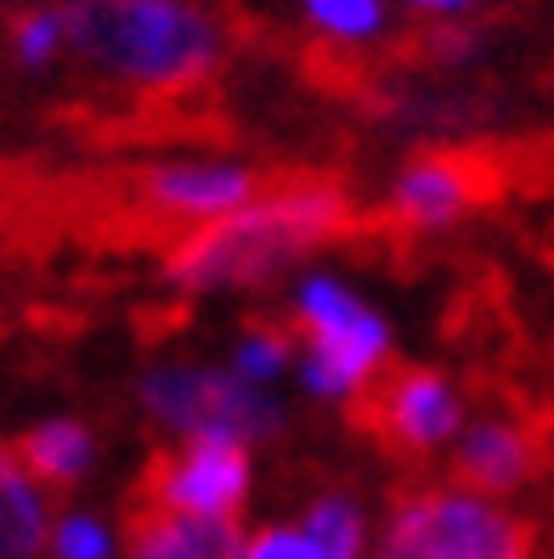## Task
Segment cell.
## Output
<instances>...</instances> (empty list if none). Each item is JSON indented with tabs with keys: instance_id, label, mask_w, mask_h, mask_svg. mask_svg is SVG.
Instances as JSON below:
<instances>
[{
	"instance_id": "obj_1",
	"label": "cell",
	"mask_w": 554,
	"mask_h": 559,
	"mask_svg": "<svg viewBox=\"0 0 554 559\" xmlns=\"http://www.w3.org/2000/svg\"><path fill=\"white\" fill-rule=\"evenodd\" d=\"M351 233H356V204L340 181L267 187L244 210L192 226L165 254V283H176L187 294L255 288Z\"/></svg>"
},
{
	"instance_id": "obj_2",
	"label": "cell",
	"mask_w": 554,
	"mask_h": 559,
	"mask_svg": "<svg viewBox=\"0 0 554 559\" xmlns=\"http://www.w3.org/2000/svg\"><path fill=\"white\" fill-rule=\"evenodd\" d=\"M69 51L130 91L181 96L221 69V28L192 0H62Z\"/></svg>"
},
{
	"instance_id": "obj_3",
	"label": "cell",
	"mask_w": 554,
	"mask_h": 559,
	"mask_svg": "<svg viewBox=\"0 0 554 559\" xmlns=\"http://www.w3.org/2000/svg\"><path fill=\"white\" fill-rule=\"evenodd\" d=\"M295 334L306 345L300 379L311 396L329 402H356L390 361L385 317L356 300L340 277H306L295 288Z\"/></svg>"
},
{
	"instance_id": "obj_4",
	"label": "cell",
	"mask_w": 554,
	"mask_h": 559,
	"mask_svg": "<svg viewBox=\"0 0 554 559\" xmlns=\"http://www.w3.org/2000/svg\"><path fill=\"white\" fill-rule=\"evenodd\" d=\"M385 559H532V525L486 491H413L385 525Z\"/></svg>"
},
{
	"instance_id": "obj_5",
	"label": "cell",
	"mask_w": 554,
	"mask_h": 559,
	"mask_svg": "<svg viewBox=\"0 0 554 559\" xmlns=\"http://www.w3.org/2000/svg\"><path fill=\"white\" fill-rule=\"evenodd\" d=\"M142 407L181 441L221 436L249 447L278 436L283 424V407L267 396V384H249L238 368H153L142 379Z\"/></svg>"
},
{
	"instance_id": "obj_6",
	"label": "cell",
	"mask_w": 554,
	"mask_h": 559,
	"mask_svg": "<svg viewBox=\"0 0 554 559\" xmlns=\"http://www.w3.org/2000/svg\"><path fill=\"white\" fill-rule=\"evenodd\" d=\"M351 413L368 436H379L397 452H436L447 441H459V430H464V396L436 368L379 373L351 402Z\"/></svg>"
},
{
	"instance_id": "obj_7",
	"label": "cell",
	"mask_w": 554,
	"mask_h": 559,
	"mask_svg": "<svg viewBox=\"0 0 554 559\" xmlns=\"http://www.w3.org/2000/svg\"><path fill=\"white\" fill-rule=\"evenodd\" d=\"M244 498H249V447L221 436H192L176 452L153 457L137 486V503L148 509L210 514V520H233Z\"/></svg>"
},
{
	"instance_id": "obj_8",
	"label": "cell",
	"mask_w": 554,
	"mask_h": 559,
	"mask_svg": "<svg viewBox=\"0 0 554 559\" xmlns=\"http://www.w3.org/2000/svg\"><path fill=\"white\" fill-rule=\"evenodd\" d=\"M486 192L493 187H486V170L475 153L431 147V153H413L397 170V181H390V221L402 233H447Z\"/></svg>"
},
{
	"instance_id": "obj_9",
	"label": "cell",
	"mask_w": 554,
	"mask_h": 559,
	"mask_svg": "<svg viewBox=\"0 0 554 559\" xmlns=\"http://www.w3.org/2000/svg\"><path fill=\"white\" fill-rule=\"evenodd\" d=\"M137 204L158 221H181V226H204L244 210L260 187L249 164H215V158H192V164H158V170L137 176Z\"/></svg>"
},
{
	"instance_id": "obj_10",
	"label": "cell",
	"mask_w": 554,
	"mask_h": 559,
	"mask_svg": "<svg viewBox=\"0 0 554 559\" xmlns=\"http://www.w3.org/2000/svg\"><path fill=\"white\" fill-rule=\"evenodd\" d=\"M538 469H543V441L520 418H475L459 430V447H452V475H459V486L486 491V498L520 491Z\"/></svg>"
},
{
	"instance_id": "obj_11",
	"label": "cell",
	"mask_w": 554,
	"mask_h": 559,
	"mask_svg": "<svg viewBox=\"0 0 554 559\" xmlns=\"http://www.w3.org/2000/svg\"><path fill=\"white\" fill-rule=\"evenodd\" d=\"M130 559H244L238 520L130 503Z\"/></svg>"
},
{
	"instance_id": "obj_12",
	"label": "cell",
	"mask_w": 554,
	"mask_h": 559,
	"mask_svg": "<svg viewBox=\"0 0 554 559\" xmlns=\"http://www.w3.org/2000/svg\"><path fill=\"white\" fill-rule=\"evenodd\" d=\"M51 543L46 491L28 475L17 447H0V559H35Z\"/></svg>"
},
{
	"instance_id": "obj_13",
	"label": "cell",
	"mask_w": 554,
	"mask_h": 559,
	"mask_svg": "<svg viewBox=\"0 0 554 559\" xmlns=\"http://www.w3.org/2000/svg\"><path fill=\"white\" fill-rule=\"evenodd\" d=\"M17 457L28 464V475H35L40 486H74L91 469L96 441H91V430L80 418H46L17 441Z\"/></svg>"
},
{
	"instance_id": "obj_14",
	"label": "cell",
	"mask_w": 554,
	"mask_h": 559,
	"mask_svg": "<svg viewBox=\"0 0 554 559\" xmlns=\"http://www.w3.org/2000/svg\"><path fill=\"white\" fill-rule=\"evenodd\" d=\"M300 525L329 559H356L363 554V514H356V503H345V498H317Z\"/></svg>"
},
{
	"instance_id": "obj_15",
	"label": "cell",
	"mask_w": 554,
	"mask_h": 559,
	"mask_svg": "<svg viewBox=\"0 0 554 559\" xmlns=\"http://www.w3.org/2000/svg\"><path fill=\"white\" fill-rule=\"evenodd\" d=\"M300 7L334 40H374L385 28V0H300Z\"/></svg>"
},
{
	"instance_id": "obj_16",
	"label": "cell",
	"mask_w": 554,
	"mask_h": 559,
	"mask_svg": "<svg viewBox=\"0 0 554 559\" xmlns=\"http://www.w3.org/2000/svg\"><path fill=\"white\" fill-rule=\"evenodd\" d=\"M288 356H295V340H288L283 328L255 322V328H244V340H238V350H233V368H238L249 384H272V379L288 368Z\"/></svg>"
},
{
	"instance_id": "obj_17",
	"label": "cell",
	"mask_w": 554,
	"mask_h": 559,
	"mask_svg": "<svg viewBox=\"0 0 554 559\" xmlns=\"http://www.w3.org/2000/svg\"><path fill=\"white\" fill-rule=\"evenodd\" d=\"M12 46H17V62L23 69H40V62H51L62 46H69V28H62V12H23L12 23Z\"/></svg>"
},
{
	"instance_id": "obj_18",
	"label": "cell",
	"mask_w": 554,
	"mask_h": 559,
	"mask_svg": "<svg viewBox=\"0 0 554 559\" xmlns=\"http://www.w3.org/2000/svg\"><path fill=\"white\" fill-rule=\"evenodd\" d=\"M51 554L57 559H114V532L96 514H62L51 525Z\"/></svg>"
},
{
	"instance_id": "obj_19",
	"label": "cell",
	"mask_w": 554,
	"mask_h": 559,
	"mask_svg": "<svg viewBox=\"0 0 554 559\" xmlns=\"http://www.w3.org/2000/svg\"><path fill=\"white\" fill-rule=\"evenodd\" d=\"M249 559H329L311 537H306V525H272V532H260L244 543Z\"/></svg>"
},
{
	"instance_id": "obj_20",
	"label": "cell",
	"mask_w": 554,
	"mask_h": 559,
	"mask_svg": "<svg viewBox=\"0 0 554 559\" xmlns=\"http://www.w3.org/2000/svg\"><path fill=\"white\" fill-rule=\"evenodd\" d=\"M402 7L425 12V17H464V12H475V7H481V0H402Z\"/></svg>"
},
{
	"instance_id": "obj_21",
	"label": "cell",
	"mask_w": 554,
	"mask_h": 559,
	"mask_svg": "<svg viewBox=\"0 0 554 559\" xmlns=\"http://www.w3.org/2000/svg\"><path fill=\"white\" fill-rule=\"evenodd\" d=\"M244 559H249V554H244Z\"/></svg>"
}]
</instances>
